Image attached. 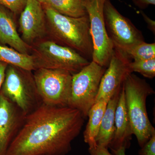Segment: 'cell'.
<instances>
[{"label":"cell","mask_w":155,"mask_h":155,"mask_svg":"<svg viewBox=\"0 0 155 155\" xmlns=\"http://www.w3.org/2000/svg\"><path fill=\"white\" fill-rule=\"evenodd\" d=\"M104 14L107 33L114 47L125 53L134 45L144 41L141 31L119 13L110 0L105 3Z\"/></svg>","instance_id":"obj_9"},{"label":"cell","mask_w":155,"mask_h":155,"mask_svg":"<svg viewBox=\"0 0 155 155\" xmlns=\"http://www.w3.org/2000/svg\"><path fill=\"white\" fill-rule=\"evenodd\" d=\"M115 130L114 138L109 147L112 150L122 147L128 148L133 135L126 108L125 93L122 86L115 112Z\"/></svg>","instance_id":"obj_13"},{"label":"cell","mask_w":155,"mask_h":155,"mask_svg":"<svg viewBox=\"0 0 155 155\" xmlns=\"http://www.w3.org/2000/svg\"><path fill=\"white\" fill-rule=\"evenodd\" d=\"M140 13L142 16L143 18L144 19L145 22L147 23V25L148 28L151 31H152L153 33L154 34L155 32V21L151 19L149 17L145 14L142 11H140Z\"/></svg>","instance_id":"obj_25"},{"label":"cell","mask_w":155,"mask_h":155,"mask_svg":"<svg viewBox=\"0 0 155 155\" xmlns=\"http://www.w3.org/2000/svg\"><path fill=\"white\" fill-rule=\"evenodd\" d=\"M125 150L126 149L125 147H122L118 150H112V151L115 155H126Z\"/></svg>","instance_id":"obj_27"},{"label":"cell","mask_w":155,"mask_h":155,"mask_svg":"<svg viewBox=\"0 0 155 155\" xmlns=\"http://www.w3.org/2000/svg\"><path fill=\"white\" fill-rule=\"evenodd\" d=\"M0 62L29 71L36 69L33 55L25 54L0 44Z\"/></svg>","instance_id":"obj_17"},{"label":"cell","mask_w":155,"mask_h":155,"mask_svg":"<svg viewBox=\"0 0 155 155\" xmlns=\"http://www.w3.org/2000/svg\"><path fill=\"white\" fill-rule=\"evenodd\" d=\"M42 5L53 41L75 50L92 61L93 44L88 15L78 18L68 17Z\"/></svg>","instance_id":"obj_2"},{"label":"cell","mask_w":155,"mask_h":155,"mask_svg":"<svg viewBox=\"0 0 155 155\" xmlns=\"http://www.w3.org/2000/svg\"><path fill=\"white\" fill-rule=\"evenodd\" d=\"M0 93L26 115L35 110L42 101L38 92L32 71L8 65Z\"/></svg>","instance_id":"obj_4"},{"label":"cell","mask_w":155,"mask_h":155,"mask_svg":"<svg viewBox=\"0 0 155 155\" xmlns=\"http://www.w3.org/2000/svg\"><path fill=\"white\" fill-rule=\"evenodd\" d=\"M84 118L69 107L42 104L26 115L21 130L5 155H66L80 133Z\"/></svg>","instance_id":"obj_1"},{"label":"cell","mask_w":155,"mask_h":155,"mask_svg":"<svg viewBox=\"0 0 155 155\" xmlns=\"http://www.w3.org/2000/svg\"><path fill=\"white\" fill-rule=\"evenodd\" d=\"M107 1L84 0L93 44L92 61L105 68L109 65L114 48L105 24L104 9Z\"/></svg>","instance_id":"obj_8"},{"label":"cell","mask_w":155,"mask_h":155,"mask_svg":"<svg viewBox=\"0 0 155 155\" xmlns=\"http://www.w3.org/2000/svg\"><path fill=\"white\" fill-rule=\"evenodd\" d=\"M42 5L68 17L78 18L87 15L84 0H47Z\"/></svg>","instance_id":"obj_18"},{"label":"cell","mask_w":155,"mask_h":155,"mask_svg":"<svg viewBox=\"0 0 155 155\" xmlns=\"http://www.w3.org/2000/svg\"><path fill=\"white\" fill-rule=\"evenodd\" d=\"M26 115L0 93V155H5L24 125Z\"/></svg>","instance_id":"obj_11"},{"label":"cell","mask_w":155,"mask_h":155,"mask_svg":"<svg viewBox=\"0 0 155 155\" xmlns=\"http://www.w3.org/2000/svg\"><path fill=\"white\" fill-rule=\"evenodd\" d=\"M134 4L140 9L147 8L150 5H155V0H132Z\"/></svg>","instance_id":"obj_23"},{"label":"cell","mask_w":155,"mask_h":155,"mask_svg":"<svg viewBox=\"0 0 155 155\" xmlns=\"http://www.w3.org/2000/svg\"><path fill=\"white\" fill-rule=\"evenodd\" d=\"M138 155H155V133L140 150Z\"/></svg>","instance_id":"obj_22"},{"label":"cell","mask_w":155,"mask_h":155,"mask_svg":"<svg viewBox=\"0 0 155 155\" xmlns=\"http://www.w3.org/2000/svg\"><path fill=\"white\" fill-rule=\"evenodd\" d=\"M130 58L126 53L114 47L107 69L101 80L96 102L101 99L109 101L121 88L126 78L133 73L130 67Z\"/></svg>","instance_id":"obj_10"},{"label":"cell","mask_w":155,"mask_h":155,"mask_svg":"<svg viewBox=\"0 0 155 155\" xmlns=\"http://www.w3.org/2000/svg\"><path fill=\"white\" fill-rule=\"evenodd\" d=\"M106 68L94 61L72 75L71 96L68 107L81 112L84 119L94 104L101 80Z\"/></svg>","instance_id":"obj_5"},{"label":"cell","mask_w":155,"mask_h":155,"mask_svg":"<svg viewBox=\"0 0 155 155\" xmlns=\"http://www.w3.org/2000/svg\"><path fill=\"white\" fill-rule=\"evenodd\" d=\"M36 1H37L41 3L42 4H44L47 0H36Z\"/></svg>","instance_id":"obj_28"},{"label":"cell","mask_w":155,"mask_h":155,"mask_svg":"<svg viewBox=\"0 0 155 155\" xmlns=\"http://www.w3.org/2000/svg\"><path fill=\"white\" fill-rule=\"evenodd\" d=\"M109 101L104 99L99 100L89 111L87 116L88 121L83 134L84 141L88 144L89 149L97 147L96 138Z\"/></svg>","instance_id":"obj_16"},{"label":"cell","mask_w":155,"mask_h":155,"mask_svg":"<svg viewBox=\"0 0 155 155\" xmlns=\"http://www.w3.org/2000/svg\"><path fill=\"white\" fill-rule=\"evenodd\" d=\"M121 89V88L117 91L108 101L96 138L97 147L108 148L114 138L115 130V112Z\"/></svg>","instance_id":"obj_15"},{"label":"cell","mask_w":155,"mask_h":155,"mask_svg":"<svg viewBox=\"0 0 155 155\" xmlns=\"http://www.w3.org/2000/svg\"><path fill=\"white\" fill-rule=\"evenodd\" d=\"M125 53L134 61L155 58V43H147L144 41L140 42L130 48Z\"/></svg>","instance_id":"obj_19"},{"label":"cell","mask_w":155,"mask_h":155,"mask_svg":"<svg viewBox=\"0 0 155 155\" xmlns=\"http://www.w3.org/2000/svg\"><path fill=\"white\" fill-rule=\"evenodd\" d=\"M8 65L6 63L0 62V90L5 80L6 69Z\"/></svg>","instance_id":"obj_26"},{"label":"cell","mask_w":155,"mask_h":155,"mask_svg":"<svg viewBox=\"0 0 155 155\" xmlns=\"http://www.w3.org/2000/svg\"><path fill=\"white\" fill-rule=\"evenodd\" d=\"M12 13L0 5V44L8 45L19 52L29 54L31 47L19 36Z\"/></svg>","instance_id":"obj_14"},{"label":"cell","mask_w":155,"mask_h":155,"mask_svg":"<svg viewBox=\"0 0 155 155\" xmlns=\"http://www.w3.org/2000/svg\"><path fill=\"white\" fill-rule=\"evenodd\" d=\"M130 67L132 72H138L147 78H153L155 76V58L131 61Z\"/></svg>","instance_id":"obj_20"},{"label":"cell","mask_w":155,"mask_h":155,"mask_svg":"<svg viewBox=\"0 0 155 155\" xmlns=\"http://www.w3.org/2000/svg\"><path fill=\"white\" fill-rule=\"evenodd\" d=\"M108 148L102 147H97L94 148L88 149L90 155H112L108 151Z\"/></svg>","instance_id":"obj_24"},{"label":"cell","mask_w":155,"mask_h":155,"mask_svg":"<svg viewBox=\"0 0 155 155\" xmlns=\"http://www.w3.org/2000/svg\"><path fill=\"white\" fill-rule=\"evenodd\" d=\"M28 0H0V5L8 9L12 13H21Z\"/></svg>","instance_id":"obj_21"},{"label":"cell","mask_w":155,"mask_h":155,"mask_svg":"<svg viewBox=\"0 0 155 155\" xmlns=\"http://www.w3.org/2000/svg\"><path fill=\"white\" fill-rule=\"evenodd\" d=\"M122 86L132 132L141 147L155 133L146 106L147 98L155 92L145 80L132 73L126 78Z\"/></svg>","instance_id":"obj_3"},{"label":"cell","mask_w":155,"mask_h":155,"mask_svg":"<svg viewBox=\"0 0 155 155\" xmlns=\"http://www.w3.org/2000/svg\"><path fill=\"white\" fill-rule=\"evenodd\" d=\"M19 28L23 41L28 45L44 35L46 29L45 15L42 4L28 0L20 13Z\"/></svg>","instance_id":"obj_12"},{"label":"cell","mask_w":155,"mask_h":155,"mask_svg":"<svg viewBox=\"0 0 155 155\" xmlns=\"http://www.w3.org/2000/svg\"><path fill=\"white\" fill-rule=\"evenodd\" d=\"M33 55L36 69H62L72 75L79 72L90 63L75 50L58 45L53 41H45L39 44L35 49Z\"/></svg>","instance_id":"obj_7"},{"label":"cell","mask_w":155,"mask_h":155,"mask_svg":"<svg viewBox=\"0 0 155 155\" xmlns=\"http://www.w3.org/2000/svg\"><path fill=\"white\" fill-rule=\"evenodd\" d=\"M34 78L43 104L54 107H68L72 75L66 70L41 68L35 69Z\"/></svg>","instance_id":"obj_6"}]
</instances>
